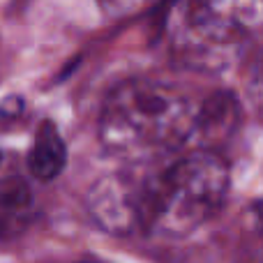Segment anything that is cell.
I'll return each instance as SVG.
<instances>
[{
	"label": "cell",
	"instance_id": "cell-6",
	"mask_svg": "<svg viewBox=\"0 0 263 263\" xmlns=\"http://www.w3.org/2000/svg\"><path fill=\"white\" fill-rule=\"evenodd\" d=\"M67 164V145L53 120H42L35 132L30 155H28V168L37 180H53L63 173Z\"/></svg>",
	"mask_w": 263,
	"mask_h": 263
},
{
	"label": "cell",
	"instance_id": "cell-3",
	"mask_svg": "<svg viewBox=\"0 0 263 263\" xmlns=\"http://www.w3.org/2000/svg\"><path fill=\"white\" fill-rule=\"evenodd\" d=\"M263 0H190L185 55L201 67H224L242 40L261 26Z\"/></svg>",
	"mask_w": 263,
	"mask_h": 263
},
{
	"label": "cell",
	"instance_id": "cell-11",
	"mask_svg": "<svg viewBox=\"0 0 263 263\" xmlns=\"http://www.w3.org/2000/svg\"><path fill=\"white\" fill-rule=\"evenodd\" d=\"M0 159H3V153H0Z\"/></svg>",
	"mask_w": 263,
	"mask_h": 263
},
{
	"label": "cell",
	"instance_id": "cell-8",
	"mask_svg": "<svg viewBox=\"0 0 263 263\" xmlns=\"http://www.w3.org/2000/svg\"><path fill=\"white\" fill-rule=\"evenodd\" d=\"M102 7V12L111 18H120V16H129V14L143 9L148 3L153 0H97Z\"/></svg>",
	"mask_w": 263,
	"mask_h": 263
},
{
	"label": "cell",
	"instance_id": "cell-1",
	"mask_svg": "<svg viewBox=\"0 0 263 263\" xmlns=\"http://www.w3.org/2000/svg\"><path fill=\"white\" fill-rule=\"evenodd\" d=\"M196 106L185 92L153 79H127L102 104L100 141L123 159H150L192 139Z\"/></svg>",
	"mask_w": 263,
	"mask_h": 263
},
{
	"label": "cell",
	"instance_id": "cell-2",
	"mask_svg": "<svg viewBox=\"0 0 263 263\" xmlns=\"http://www.w3.org/2000/svg\"><path fill=\"white\" fill-rule=\"evenodd\" d=\"M229 164L215 150H194L166 171L143 178L141 229L159 238H185L222 210Z\"/></svg>",
	"mask_w": 263,
	"mask_h": 263
},
{
	"label": "cell",
	"instance_id": "cell-7",
	"mask_svg": "<svg viewBox=\"0 0 263 263\" xmlns=\"http://www.w3.org/2000/svg\"><path fill=\"white\" fill-rule=\"evenodd\" d=\"M35 210V196L23 178L0 180V238H14L28 227Z\"/></svg>",
	"mask_w": 263,
	"mask_h": 263
},
{
	"label": "cell",
	"instance_id": "cell-9",
	"mask_svg": "<svg viewBox=\"0 0 263 263\" xmlns=\"http://www.w3.org/2000/svg\"><path fill=\"white\" fill-rule=\"evenodd\" d=\"M23 109H26V102H23L18 95L7 97L5 102H0V123H3V120L7 123V120L18 118V116L23 114Z\"/></svg>",
	"mask_w": 263,
	"mask_h": 263
},
{
	"label": "cell",
	"instance_id": "cell-10",
	"mask_svg": "<svg viewBox=\"0 0 263 263\" xmlns=\"http://www.w3.org/2000/svg\"><path fill=\"white\" fill-rule=\"evenodd\" d=\"M81 263H97V261H81Z\"/></svg>",
	"mask_w": 263,
	"mask_h": 263
},
{
	"label": "cell",
	"instance_id": "cell-4",
	"mask_svg": "<svg viewBox=\"0 0 263 263\" xmlns=\"http://www.w3.org/2000/svg\"><path fill=\"white\" fill-rule=\"evenodd\" d=\"M86 208L92 222L109 233H132L141 229L143 210V178L129 173H109L90 187Z\"/></svg>",
	"mask_w": 263,
	"mask_h": 263
},
{
	"label": "cell",
	"instance_id": "cell-5",
	"mask_svg": "<svg viewBox=\"0 0 263 263\" xmlns=\"http://www.w3.org/2000/svg\"><path fill=\"white\" fill-rule=\"evenodd\" d=\"M240 123V104L233 92H215L196 109L192 136L203 145L201 150H210V145L222 143L236 132Z\"/></svg>",
	"mask_w": 263,
	"mask_h": 263
}]
</instances>
